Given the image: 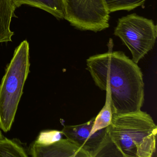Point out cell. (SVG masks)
I'll return each instance as SVG.
<instances>
[{"mask_svg": "<svg viewBox=\"0 0 157 157\" xmlns=\"http://www.w3.org/2000/svg\"><path fill=\"white\" fill-rule=\"evenodd\" d=\"M110 138L123 157H152L156 152L157 127L141 110L113 114L108 126Z\"/></svg>", "mask_w": 157, "mask_h": 157, "instance_id": "2", "label": "cell"}, {"mask_svg": "<svg viewBox=\"0 0 157 157\" xmlns=\"http://www.w3.org/2000/svg\"><path fill=\"white\" fill-rule=\"evenodd\" d=\"M29 153L34 157H88L81 148L67 138L47 145L33 142Z\"/></svg>", "mask_w": 157, "mask_h": 157, "instance_id": "7", "label": "cell"}, {"mask_svg": "<svg viewBox=\"0 0 157 157\" xmlns=\"http://www.w3.org/2000/svg\"><path fill=\"white\" fill-rule=\"evenodd\" d=\"M113 115L110 99L109 96L106 94L104 106L98 115L94 117L92 132L94 133L97 130L108 127L111 124Z\"/></svg>", "mask_w": 157, "mask_h": 157, "instance_id": "11", "label": "cell"}, {"mask_svg": "<svg viewBox=\"0 0 157 157\" xmlns=\"http://www.w3.org/2000/svg\"><path fill=\"white\" fill-rule=\"evenodd\" d=\"M64 19L78 29L97 32L109 27L105 0H63Z\"/></svg>", "mask_w": 157, "mask_h": 157, "instance_id": "5", "label": "cell"}, {"mask_svg": "<svg viewBox=\"0 0 157 157\" xmlns=\"http://www.w3.org/2000/svg\"><path fill=\"white\" fill-rule=\"evenodd\" d=\"M147 0H105L109 12L129 11L142 6Z\"/></svg>", "mask_w": 157, "mask_h": 157, "instance_id": "12", "label": "cell"}, {"mask_svg": "<svg viewBox=\"0 0 157 157\" xmlns=\"http://www.w3.org/2000/svg\"><path fill=\"white\" fill-rule=\"evenodd\" d=\"M16 8L12 0H0V43L12 41L14 33L11 30L10 24Z\"/></svg>", "mask_w": 157, "mask_h": 157, "instance_id": "8", "label": "cell"}, {"mask_svg": "<svg viewBox=\"0 0 157 157\" xmlns=\"http://www.w3.org/2000/svg\"><path fill=\"white\" fill-rule=\"evenodd\" d=\"M94 117L77 125H67L61 130L67 138L79 147L88 157H97L111 138L108 127L92 132Z\"/></svg>", "mask_w": 157, "mask_h": 157, "instance_id": "6", "label": "cell"}, {"mask_svg": "<svg viewBox=\"0 0 157 157\" xmlns=\"http://www.w3.org/2000/svg\"><path fill=\"white\" fill-rule=\"evenodd\" d=\"M4 138L3 137V135H2V132L1 129H0V140Z\"/></svg>", "mask_w": 157, "mask_h": 157, "instance_id": "14", "label": "cell"}, {"mask_svg": "<svg viewBox=\"0 0 157 157\" xmlns=\"http://www.w3.org/2000/svg\"><path fill=\"white\" fill-rule=\"evenodd\" d=\"M61 131L56 130H47L41 132L35 142L43 145H49L62 139Z\"/></svg>", "mask_w": 157, "mask_h": 157, "instance_id": "13", "label": "cell"}, {"mask_svg": "<svg viewBox=\"0 0 157 157\" xmlns=\"http://www.w3.org/2000/svg\"><path fill=\"white\" fill-rule=\"evenodd\" d=\"M16 8L27 5L38 8L50 13L56 18L63 19L65 7L63 0H12Z\"/></svg>", "mask_w": 157, "mask_h": 157, "instance_id": "9", "label": "cell"}, {"mask_svg": "<svg viewBox=\"0 0 157 157\" xmlns=\"http://www.w3.org/2000/svg\"><path fill=\"white\" fill-rule=\"evenodd\" d=\"M28 153L16 140H0V157H27Z\"/></svg>", "mask_w": 157, "mask_h": 157, "instance_id": "10", "label": "cell"}, {"mask_svg": "<svg viewBox=\"0 0 157 157\" xmlns=\"http://www.w3.org/2000/svg\"><path fill=\"white\" fill-rule=\"evenodd\" d=\"M30 47L26 40L14 51L0 83V129L10 131L30 72Z\"/></svg>", "mask_w": 157, "mask_h": 157, "instance_id": "3", "label": "cell"}, {"mask_svg": "<svg viewBox=\"0 0 157 157\" xmlns=\"http://www.w3.org/2000/svg\"><path fill=\"white\" fill-rule=\"evenodd\" d=\"M114 35L127 47L137 64L154 46L157 26L152 20L133 13L118 20Z\"/></svg>", "mask_w": 157, "mask_h": 157, "instance_id": "4", "label": "cell"}, {"mask_svg": "<svg viewBox=\"0 0 157 157\" xmlns=\"http://www.w3.org/2000/svg\"><path fill=\"white\" fill-rule=\"evenodd\" d=\"M96 86L109 96L113 114L140 110L144 101L143 74L137 64L120 51H109L87 59Z\"/></svg>", "mask_w": 157, "mask_h": 157, "instance_id": "1", "label": "cell"}]
</instances>
